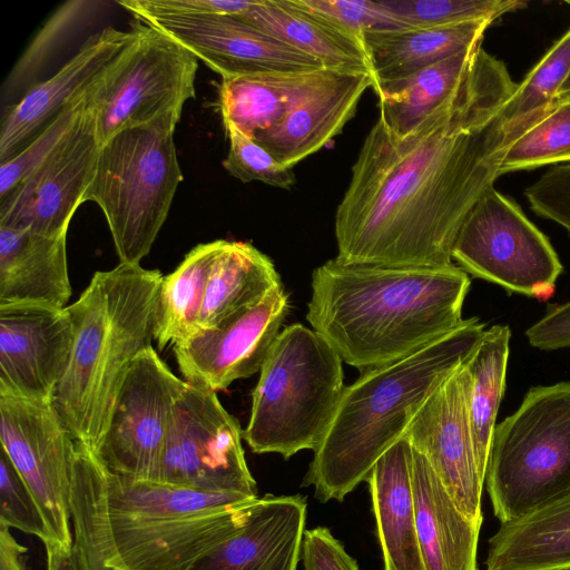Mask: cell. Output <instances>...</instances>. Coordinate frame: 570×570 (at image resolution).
Segmentation results:
<instances>
[{
    "label": "cell",
    "instance_id": "5",
    "mask_svg": "<svg viewBox=\"0 0 570 570\" xmlns=\"http://www.w3.org/2000/svg\"><path fill=\"white\" fill-rule=\"evenodd\" d=\"M164 276L121 264L96 272L67 306L73 344L51 405L79 442L95 452L135 357L151 346Z\"/></svg>",
    "mask_w": 570,
    "mask_h": 570
},
{
    "label": "cell",
    "instance_id": "33",
    "mask_svg": "<svg viewBox=\"0 0 570 570\" xmlns=\"http://www.w3.org/2000/svg\"><path fill=\"white\" fill-rule=\"evenodd\" d=\"M558 163L570 164V94L559 97L509 144L499 177Z\"/></svg>",
    "mask_w": 570,
    "mask_h": 570
},
{
    "label": "cell",
    "instance_id": "6",
    "mask_svg": "<svg viewBox=\"0 0 570 570\" xmlns=\"http://www.w3.org/2000/svg\"><path fill=\"white\" fill-rule=\"evenodd\" d=\"M342 358L315 331L295 323L272 345L252 393L243 436L254 453L288 459L322 443L342 399Z\"/></svg>",
    "mask_w": 570,
    "mask_h": 570
},
{
    "label": "cell",
    "instance_id": "41",
    "mask_svg": "<svg viewBox=\"0 0 570 570\" xmlns=\"http://www.w3.org/2000/svg\"><path fill=\"white\" fill-rule=\"evenodd\" d=\"M524 195L537 215L557 223L570 235V164L544 173Z\"/></svg>",
    "mask_w": 570,
    "mask_h": 570
},
{
    "label": "cell",
    "instance_id": "11",
    "mask_svg": "<svg viewBox=\"0 0 570 570\" xmlns=\"http://www.w3.org/2000/svg\"><path fill=\"white\" fill-rule=\"evenodd\" d=\"M243 433L216 392L186 382L174 407L155 483L258 497L245 460Z\"/></svg>",
    "mask_w": 570,
    "mask_h": 570
},
{
    "label": "cell",
    "instance_id": "39",
    "mask_svg": "<svg viewBox=\"0 0 570 570\" xmlns=\"http://www.w3.org/2000/svg\"><path fill=\"white\" fill-rule=\"evenodd\" d=\"M0 524L39 538L43 544L55 542L29 487L3 449L0 450Z\"/></svg>",
    "mask_w": 570,
    "mask_h": 570
},
{
    "label": "cell",
    "instance_id": "24",
    "mask_svg": "<svg viewBox=\"0 0 570 570\" xmlns=\"http://www.w3.org/2000/svg\"><path fill=\"white\" fill-rule=\"evenodd\" d=\"M412 453L416 527L425 570H478L481 525L458 509L425 456L413 448Z\"/></svg>",
    "mask_w": 570,
    "mask_h": 570
},
{
    "label": "cell",
    "instance_id": "25",
    "mask_svg": "<svg viewBox=\"0 0 570 570\" xmlns=\"http://www.w3.org/2000/svg\"><path fill=\"white\" fill-rule=\"evenodd\" d=\"M238 17L314 57L326 69L372 76L363 39L304 8L297 0H254Z\"/></svg>",
    "mask_w": 570,
    "mask_h": 570
},
{
    "label": "cell",
    "instance_id": "37",
    "mask_svg": "<svg viewBox=\"0 0 570 570\" xmlns=\"http://www.w3.org/2000/svg\"><path fill=\"white\" fill-rule=\"evenodd\" d=\"M85 94L70 101L29 144L0 165V199L8 196L52 151L86 107Z\"/></svg>",
    "mask_w": 570,
    "mask_h": 570
},
{
    "label": "cell",
    "instance_id": "22",
    "mask_svg": "<svg viewBox=\"0 0 570 570\" xmlns=\"http://www.w3.org/2000/svg\"><path fill=\"white\" fill-rule=\"evenodd\" d=\"M412 456L410 442L401 438L376 461L366 479L383 570H425L416 527Z\"/></svg>",
    "mask_w": 570,
    "mask_h": 570
},
{
    "label": "cell",
    "instance_id": "42",
    "mask_svg": "<svg viewBox=\"0 0 570 570\" xmlns=\"http://www.w3.org/2000/svg\"><path fill=\"white\" fill-rule=\"evenodd\" d=\"M135 19L170 16H238L254 1L247 0H122L117 2Z\"/></svg>",
    "mask_w": 570,
    "mask_h": 570
},
{
    "label": "cell",
    "instance_id": "26",
    "mask_svg": "<svg viewBox=\"0 0 570 570\" xmlns=\"http://www.w3.org/2000/svg\"><path fill=\"white\" fill-rule=\"evenodd\" d=\"M484 563L485 570H570V491L501 522Z\"/></svg>",
    "mask_w": 570,
    "mask_h": 570
},
{
    "label": "cell",
    "instance_id": "4",
    "mask_svg": "<svg viewBox=\"0 0 570 570\" xmlns=\"http://www.w3.org/2000/svg\"><path fill=\"white\" fill-rule=\"evenodd\" d=\"M484 331L478 317L463 320L421 350L345 386L302 487L313 485L321 502L343 501L403 438L422 404L468 360Z\"/></svg>",
    "mask_w": 570,
    "mask_h": 570
},
{
    "label": "cell",
    "instance_id": "32",
    "mask_svg": "<svg viewBox=\"0 0 570 570\" xmlns=\"http://www.w3.org/2000/svg\"><path fill=\"white\" fill-rule=\"evenodd\" d=\"M511 330L508 325L485 328L464 362L470 375L469 412L478 465L485 479L497 414L505 390Z\"/></svg>",
    "mask_w": 570,
    "mask_h": 570
},
{
    "label": "cell",
    "instance_id": "46",
    "mask_svg": "<svg viewBox=\"0 0 570 570\" xmlns=\"http://www.w3.org/2000/svg\"><path fill=\"white\" fill-rule=\"evenodd\" d=\"M47 551V570H86V567L73 548L66 549L57 542L45 544Z\"/></svg>",
    "mask_w": 570,
    "mask_h": 570
},
{
    "label": "cell",
    "instance_id": "36",
    "mask_svg": "<svg viewBox=\"0 0 570 570\" xmlns=\"http://www.w3.org/2000/svg\"><path fill=\"white\" fill-rule=\"evenodd\" d=\"M100 2L70 0L60 4L23 50L6 79L4 90L11 92L28 86L53 53L98 9Z\"/></svg>",
    "mask_w": 570,
    "mask_h": 570
},
{
    "label": "cell",
    "instance_id": "3",
    "mask_svg": "<svg viewBox=\"0 0 570 570\" xmlns=\"http://www.w3.org/2000/svg\"><path fill=\"white\" fill-rule=\"evenodd\" d=\"M469 274L452 264L396 267L332 258L312 274L306 320L361 374L400 361L461 324Z\"/></svg>",
    "mask_w": 570,
    "mask_h": 570
},
{
    "label": "cell",
    "instance_id": "21",
    "mask_svg": "<svg viewBox=\"0 0 570 570\" xmlns=\"http://www.w3.org/2000/svg\"><path fill=\"white\" fill-rule=\"evenodd\" d=\"M306 511L299 494L258 497L244 523L188 570H297Z\"/></svg>",
    "mask_w": 570,
    "mask_h": 570
},
{
    "label": "cell",
    "instance_id": "2",
    "mask_svg": "<svg viewBox=\"0 0 570 570\" xmlns=\"http://www.w3.org/2000/svg\"><path fill=\"white\" fill-rule=\"evenodd\" d=\"M256 498L119 476L77 443L73 546L95 570H188L244 523Z\"/></svg>",
    "mask_w": 570,
    "mask_h": 570
},
{
    "label": "cell",
    "instance_id": "10",
    "mask_svg": "<svg viewBox=\"0 0 570 570\" xmlns=\"http://www.w3.org/2000/svg\"><path fill=\"white\" fill-rule=\"evenodd\" d=\"M451 255L466 274L538 299L554 293L563 271L548 237L493 186L465 216Z\"/></svg>",
    "mask_w": 570,
    "mask_h": 570
},
{
    "label": "cell",
    "instance_id": "38",
    "mask_svg": "<svg viewBox=\"0 0 570 570\" xmlns=\"http://www.w3.org/2000/svg\"><path fill=\"white\" fill-rule=\"evenodd\" d=\"M228 139V151L223 167L243 183L261 181L291 189L295 184L292 167L278 163L264 147L245 136L232 122L223 121Z\"/></svg>",
    "mask_w": 570,
    "mask_h": 570
},
{
    "label": "cell",
    "instance_id": "34",
    "mask_svg": "<svg viewBox=\"0 0 570 570\" xmlns=\"http://www.w3.org/2000/svg\"><path fill=\"white\" fill-rule=\"evenodd\" d=\"M570 72V29L528 72L502 110L509 132L521 131L558 98Z\"/></svg>",
    "mask_w": 570,
    "mask_h": 570
},
{
    "label": "cell",
    "instance_id": "19",
    "mask_svg": "<svg viewBox=\"0 0 570 570\" xmlns=\"http://www.w3.org/2000/svg\"><path fill=\"white\" fill-rule=\"evenodd\" d=\"M370 87L373 78L368 73L326 68L312 71L282 121L253 140L293 168L343 130Z\"/></svg>",
    "mask_w": 570,
    "mask_h": 570
},
{
    "label": "cell",
    "instance_id": "47",
    "mask_svg": "<svg viewBox=\"0 0 570 570\" xmlns=\"http://www.w3.org/2000/svg\"><path fill=\"white\" fill-rule=\"evenodd\" d=\"M568 6H570V0L564 1ZM570 94V72L564 80L563 85L560 88L559 97L566 96Z\"/></svg>",
    "mask_w": 570,
    "mask_h": 570
},
{
    "label": "cell",
    "instance_id": "27",
    "mask_svg": "<svg viewBox=\"0 0 570 570\" xmlns=\"http://www.w3.org/2000/svg\"><path fill=\"white\" fill-rule=\"evenodd\" d=\"M491 23L489 20H478L423 29L364 32L373 90L381 83L407 77L480 45Z\"/></svg>",
    "mask_w": 570,
    "mask_h": 570
},
{
    "label": "cell",
    "instance_id": "40",
    "mask_svg": "<svg viewBox=\"0 0 570 570\" xmlns=\"http://www.w3.org/2000/svg\"><path fill=\"white\" fill-rule=\"evenodd\" d=\"M338 28L363 39L371 30H393V24L379 1L372 0H297Z\"/></svg>",
    "mask_w": 570,
    "mask_h": 570
},
{
    "label": "cell",
    "instance_id": "18",
    "mask_svg": "<svg viewBox=\"0 0 570 570\" xmlns=\"http://www.w3.org/2000/svg\"><path fill=\"white\" fill-rule=\"evenodd\" d=\"M72 344L67 308L0 305V393L51 403Z\"/></svg>",
    "mask_w": 570,
    "mask_h": 570
},
{
    "label": "cell",
    "instance_id": "31",
    "mask_svg": "<svg viewBox=\"0 0 570 570\" xmlns=\"http://www.w3.org/2000/svg\"><path fill=\"white\" fill-rule=\"evenodd\" d=\"M308 73H256L222 79L217 106L223 121L232 122L254 139L282 121Z\"/></svg>",
    "mask_w": 570,
    "mask_h": 570
},
{
    "label": "cell",
    "instance_id": "1",
    "mask_svg": "<svg viewBox=\"0 0 570 570\" xmlns=\"http://www.w3.org/2000/svg\"><path fill=\"white\" fill-rule=\"evenodd\" d=\"M515 83L505 65L479 48L455 90L412 131L377 119L352 167L334 220L336 258L399 267L452 265L456 234L499 177L519 135L502 110Z\"/></svg>",
    "mask_w": 570,
    "mask_h": 570
},
{
    "label": "cell",
    "instance_id": "20",
    "mask_svg": "<svg viewBox=\"0 0 570 570\" xmlns=\"http://www.w3.org/2000/svg\"><path fill=\"white\" fill-rule=\"evenodd\" d=\"M134 38L107 27L88 38L81 48L51 77L33 83L2 116L0 161L29 144L70 101L83 94Z\"/></svg>",
    "mask_w": 570,
    "mask_h": 570
},
{
    "label": "cell",
    "instance_id": "30",
    "mask_svg": "<svg viewBox=\"0 0 570 570\" xmlns=\"http://www.w3.org/2000/svg\"><path fill=\"white\" fill-rule=\"evenodd\" d=\"M225 239L195 246L177 268L164 277L157 304L154 340L158 350L199 330V316L213 264Z\"/></svg>",
    "mask_w": 570,
    "mask_h": 570
},
{
    "label": "cell",
    "instance_id": "12",
    "mask_svg": "<svg viewBox=\"0 0 570 570\" xmlns=\"http://www.w3.org/2000/svg\"><path fill=\"white\" fill-rule=\"evenodd\" d=\"M185 384L153 345L135 357L94 452L105 470L157 482L174 407Z\"/></svg>",
    "mask_w": 570,
    "mask_h": 570
},
{
    "label": "cell",
    "instance_id": "43",
    "mask_svg": "<svg viewBox=\"0 0 570 570\" xmlns=\"http://www.w3.org/2000/svg\"><path fill=\"white\" fill-rule=\"evenodd\" d=\"M302 561L304 570H358L356 560L325 527L304 532Z\"/></svg>",
    "mask_w": 570,
    "mask_h": 570
},
{
    "label": "cell",
    "instance_id": "29",
    "mask_svg": "<svg viewBox=\"0 0 570 570\" xmlns=\"http://www.w3.org/2000/svg\"><path fill=\"white\" fill-rule=\"evenodd\" d=\"M476 45L407 77L381 83L379 120L393 135L403 137L443 104L469 72Z\"/></svg>",
    "mask_w": 570,
    "mask_h": 570
},
{
    "label": "cell",
    "instance_id": "44",
    "mask_svg": "<svg viewBox=\"0 0 570 570\" xmlns=\"http://www.w3.org/2000/svg\"><path fill=\"white\" fill-rule=\"evenodd\" d=\"M525 336L529 344L541 351L570 347V301L549 306L546 314L532 324Z\"/></svg>",
    "mask_w": 570,
    "mask_h": 570
},
{
    "label": "cell",
    "instance_id": "15",
    "mask_svg": "<svg viewBox=\"0 0 570 570\" xmlns=\"http://www.w3.org/2000/svg\"><path fill=\"white\" fill-rule=\"evenodd\" d=\"M470 375L456 367L426 399L403 438L422 453L458 509L482 525V491L469 412Z\"/></svg>",
    "mask_w": 570,
    "mask_h": 570
},
{
    "label": "cell",
    "instance_id": "7",
    "mask_svg": "<svg viewBox=\"0 0 570 570\" xmlns=\"http://www.w3.org/2000/svg\"><path fill=\"white\" fill-rule=\"evenodd\" d=\"M176 127L128 128L101 145L85 203L101 208L121 264H140L168 217L183 180Z\"/></svg>",
    "mask_w": 570,
    "mask_h": 570
},
{
    "label": "cell",
    "instance_id": "23",
    "mask_svg": "<svg viewBox=\"0 0 570 570\" xmlns=\"http://www.w3.org/2000/svg\"><path fill=\"white\" fill-rule=\"evenodd\" d=\"M66 237L0 225V305L67 307L71 285Z\"/></svg>",
    "mask_w": 570,
    "mask_h": 570
},
{
    "label": "cell",
    "instance_id": "13",
    "mask_svg": "<svg viewBox=\"0 0 570 570\" xmlns=\"http://www.w3.org/2000/svg\"><path fill=\"white\" fill-rule=\"evenodd\" d=\"M0 441L35 495L52 540L72 548L70 494L76 441L51 403L0 393Z\"/></svg>",
    "mask_w": 570,
    "mask_h": 570
},
{
    "label": "cell",
    "instance_id": "45",
    "mask_svg": "<svg viewBox=\"0 0 570 570\" xmlns=\"http://www.w3.org/2000/svg\"><path fill=\"white\" fill-rule=\"evenodd\" d=\"M28 549L19 543L10 528L0 524V570H27Z\"/></svg>",
    "mask_w": 570,
    "mask_h": 570
},
{
    "label": "cell",
    "instance_id": "28",
    "mask_svg": "<svg viewBox=\"0 0 570 570\" xmlns=\"http://www.w3.org/2000/svg\"><path fill=\"white\" fill-rule=\"evenodd\" d=\"M279 285L268 256L249 243L225 240L209 274L199 330L223 326Z\"/></svg>",
    "mask_w": 570,
    "mask_h": 570
},
{
    "label": "cell",
    "instance_id": "35",
    "mask_svg": "<svg viewBox=\"0 0 570 570\" xmlns=\"http://www.w3.org/2000/svg\"><path fill=\"white\" fill-rule=\"evenodd\" d=\"M393 30L423 29L466 21H494L501 16L527 7L518 0H383Z\"/></svg>",
    "mask_w": 570,
    "mask_h": 570
},
{
    "label": "cell",
    "instance_id": "8",
    "mask_svg": "<svg viewBox=\"0 0 570 570\" xmlns=\"http://www.w3.org/2000/svg\"><path fill=\"white\" fill-rule=\"evenodd\" d=\"M484 485L500 523L570 491V381L531 387L495 425Z\"/></svg>",
    "mask_w": 570,
    "mask_h": 570
},
{
    "label": "cell",
    "instance_id": "17",
    "mask_svg": "<svg viewBox=\"0 0 570 570\" xmlns=\"http://www.w3.org/2000/svg\"><path fill=\"white\" fill-rule=\"evenodd\" d=\"M188 49L222 79L256 73H303L321 61L238 16H170L140 20Z\"/></svg>",
    "mask_w": 570,
    "mask_h": 570
},
{
    "label": "cell",
    "instance_id": "16",
    "mask_svg": "<svg viewBox=\"0 0 570 570\" xmlns=\"http://www.w3.org/2000/svg\"><path fill=\"white\" fill-rule=\"evenodd\" d=\"M289 309L283 285L223 326L199 330L173 344L185 381L214 392L259 372Z\"/></svg>",
    "mask_w": 570,
    "mask_h": 570
},
{
    "label": "cell",
    "instance_id": "14",
    "mask_svg": "<svg viewBox=\"0 0 570 570\" xmlns=\"http://www.w3.org/2000/svg\"><path fill=\"white\" fill-rule=\"evenodd\" d=\"M101 142L88 108L48 157L8 196L0 199V225L45 236L67 234L85 203Z\"/></svg>",
    "mask_w": 570,
    "mask_h": 570
},
{
    "label": "cell",
    "instance_id": "9",
    "mask_svg": "<svg viewBox=\"0 0 570 570\" xmlns=\"http://www.w3.org/2000/svg\"><path fill=\"white\" fill-rule=\"evenodd\" d=\"M130 27L131 41L85 94L101 145L128 128L178 125L196 96L198 59L154 26L135 19Z\"/></svg>",
    "mask_w": 570,
    "mask_h": 570
}]
</instances>
